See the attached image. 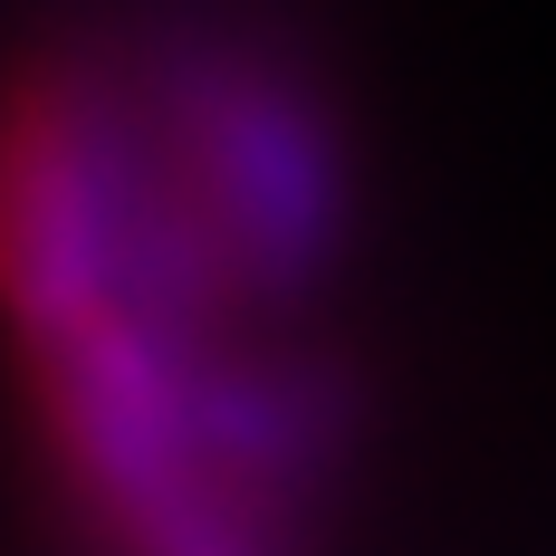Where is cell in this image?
<instances>
[{
	"instance_id": "6da1fadb",
	"label": "cell",
	"mask_w": 556,
	"mask_h": 556,
	"mask_svg": "<svg viewBox=\"0 0 556 556\" xmlns=\"http://www.w3.org/2000/svg\"><path fill=\"white\" fill-rule=\"evenodd\" d=\"M164 125H173V212L202 230L222 278L298 288L317 278L345 222V173L317 106L240 49H173L164 58Z\"/></svg>"
}]
</instances>
